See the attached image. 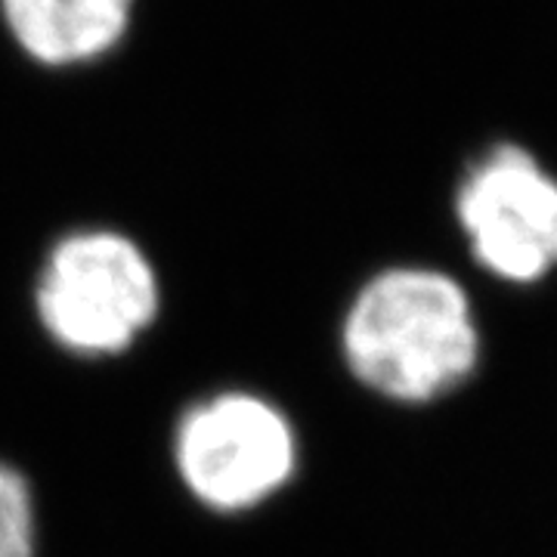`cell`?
Wrapping results in <instances>:
<instances>
[{
  "label": "cell",
  "instance_id": "cell-1",
  "mask_svg": "<svg viewBox=\"0 0 557 557\" xmlns=\"http://www.w3.org/2000/svg\"><path fill=\"white\" fill-rule=\"evenodd\" d=\"M344 354L362 384L384 397L421 403L474 372L478 325L456 278L434 270H387L354 300Z\"/></svg>",
  "mask_w": 557,
  "mask_h": 557
},
{
  "label": "cell",
  "instance_id": "cell-2",
  "mask_svg": "<svg viewBox=\"0 0 557 557\" xmlns=\"http://www.w3.org/2000/svg\"><path fill=\"white\" fill-rule=\"evenodd\" d=\"M40 322L75 354H119L152 322L159 285L149 260L119 233H75L47 258Z\"/></svg>",
  "mask_w": 557,
  "mask_h": 557
},
{
  "label": "cell",
  "instance_id": "cell-6",
  "mask_svg": "<svg viewBox=\"0 0 557 557\" xmlns=\"http://www.w3.org/2000/svg\"><path fill=\"white\" fill-rule=\"evenodd\" d=\"M0 557H35L32 493L7 465H0Z\"/></svg>",
  "mask_w": 557,
  "mask_h": 557
},
{
  "label": "cell",
  "instance_id": "cell-5",
  "mask_svg": "<svg viewBox=\"0 0 557 557\" xmlns=\"http://www.w3.org/2000/svg\"><path fill=\"white\" fill-rule=\"evenodd\" d=\"M134 0H0L22 50L44 65H78L106 57L131 25Z\"/></svg>",
  "mask_w": 557,
  "mask_h": 557
},
{
  "label": "cell",
  "instance_id": "cell-3",
  "mask_svg": "<svg viewBox=\"0 0 557 557\" xmlns=\"http://www.w3.org/2000/svg\"><path fill=\"white\" fill-rule=\"evenodd\" d=\"M177 468L205 505L242 511L292 478L295 434L270 403L223 394L183 416Z\"/></svg>",
  "mask_w": 557,
  "mask_h": 557
},
{
  "label": "cell",
  "instance_id": "cell-4",
  "mask_svg": "<svg viewBox=\"0 0 557 557\" xmlns=\"http://www.w3.org/2000/svg\"><path fill=\"white\" fill-rule=\"evenodd\" d=\"M458 220L498 278L536 282L557 267V180L518 146H496L468 171Z\"/></svg>",
  "mask_w": 557,
  "mask_h": 557
}]
</instances>
